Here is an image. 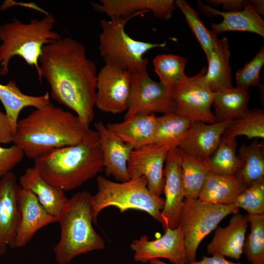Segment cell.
I'll return each instance as SVG.
<instances>
[{"label": "cell", "mask_w": 264, "mask_h": 264, "mask_svg": "<svg viewBox=\"0 0 264 264\" xmlns=\"http://www.w3.org/2000/svg\"><path fill=\"white\" fill-rule=\"evenodd\" d=\"M248 214H264V178L257 181L244 190L233 203Z\"/></svg>", "instance_id": "36"}, {"label": "cell", "mask_w": 264, "mask_h": 264, "mask_svg": "<svg viewBox=\"0 0 264 264\" xmlns=\"http://www.w3.org/2000/svg\"><path fill=\"white\" fill-rule=\"evenodd\" d=\"M38 74L46 79L52 98L75 111L87 128L94 117L97 69L85 46L69 37L45 44Z\"/></svg>", "instance_id": "1"}, {"label": "cell", "mask_w": 264, "mask_h": 264, "mask_svg": "<svg viewBox=\"0 0 264 264\" xmlns=\"http://www.w3.org/2000/svg\"><path fill=\"white\" fill-rule=\"evenodd\" d=\"M135 262L146 263L154 259L164 258L173 264H187L184 241L179 226L167 228L164 235L150 241L147 235L133 240L130 244Z\"/></svg>", "instance_id": "12"}, {"label": "cell", "mask_w": 264, "mask_h": 264, "mask_svg": "<svg viewBox=\"0 0 264 264\" xmlns=\"http://www.w3.org/2000/svg\"><path fill=\"white\" fill-rule=\"evenodd\" d=\"M88 129L77 115L50 102L19 120L13 143L34 160L48 151L79 143Z\"/></svg>", "instance_id": "2"}, {"label": "cell", "mask_w": 264, "mask_h": 264, "mask_svg": "<svg viewBox=\"0 0 264 264\" xmlns=\"http://www.w3.org/2000/svg\"><path fill=\"white\" fill-rule=\"evenodd\" d=\"M0 100L2 102L12 128L14 136L21 111L27 107L39 109L50 103L48 92L40 96H31L23 93L14 80L7 84H0Z\"/></svg>", "instance_id": "25"}, {"label": "cell", "mask_w": 264, "mask_h": 264, "mask_svg": "<svg viewBox=\"0 0 264 264\" xmlns=\"http://www.w3.org/2000/svg\"><path fill=\"white\" fill-rule=\"evenodd\" d=\"M60 240L53 248L59 264H68L76 257L103 249L105 242L92 226V195L79 192L68 198L58 218Z\"/></svg>", "instance_id": "4"}, {"label": "cell", "mask_w": 264, "mask_h": 264, "mask_svg": "<svg viewBox=\"0 0 264 264\" xmlns=\"http://www.w3.org/2000/svg\"><path fill=\"white\" fill-rule=\"evenodd\" d=\"M34 161L43 178L64 192L78 188L104 170L99 135L90 128L79 143L48 151Z\"/></svg>", "instance_id": "3"}, {"label": "cell", "mask_w": 264, "mask_h": 264, "mask_svg": "<svg viewBox=\"0 0 264 264\" xmlns=\"http://www.w3.org/2000/svg\"><path fill=\"white\" fill-rule=\"evenodd\" d=\"M132 74L112 63H105L97 73L95 106L101 111L117 114L126 111Z\"/></svg>", "instance_id": "11"}, {"label": "cell", "mask_w": 264, "mask_h": 264, "mask_svg": "<svg viewBox=\"0 0 264 264\" xmlns=\"http://www.w3.org/2000/svg\"><path fill=\"white\" fill-rule=\"evenodd\" d=\"M187 59L174 54H160L155 56L153 64L159 83L173 91L175 88L187 77L185 67Z\"/></svg>", "instance_id": "32"}, {"label": "cell", "mask_w": 264, "mask_h": 264, "mask_svg": "<svg viewBox=\"0 0 264 264\" xmlns=\"http://www.w3.org/2000/svg\"><path fill=\"white\" fill-rule=\"evenodd\" d=\"M150 264H170L160 261L159 259H154L149 262Z\"/></svg>", "instance_id": "43"}, {"label": "cell", "mask_w": 264, "mask_h": 264, "mask_svg": "<svg viewBox=\"0 0 264 264\" xmlns=\"http://www.w3.org/2000/svg\"><path fill=\"white\" fill-rule=\"evenodd\" d=\"M154 114L136 115L106 126L124 142L137 149L154 143L157 126Z\"/></svg>", "instance_id": "22"}, {"label": "cell", "mask_w": 264, "mask_h": 264, "mask_svg": "<svg viewBox=\"0 0 264 264\" xmlns=\"http://www.w3.org/2000/svg\"><path fill=\"white\" fill-rule=\"evenodd\" d=\"M198 4L200 11L209 17H222L220 22L211 24L212 31L216 35L227 31H245L264 37V21L255 12L249 0H243V9L235 12L219 11L198 0Z\"/></svg>", "instance_id": "20"}, {"label": "cell", "mask_w": 264, "mask_h": 264, "mask_svg": "<svg viewBox=\"0 0 264 264\" xmlns=\"http://www.w3.org/2000/svg\"><path fill=\"white\" fill-rule=\"evenodd\" d=\"M180 160L185 198L198 199L207 177L212 173L207 159L180 150Z\"/></svg>", "instance_id": "28"}, {"label": "cell", "mask_w": 264, "mask_h": 264, "mask_svg": "<svg viewBox=\"0 0 264 264\" xmlns=\"http://www.w3.org/2000/svg\"><path fill=\"white\" fill-rule=\"evenodd\" d=\"M233 204H220L185 198L178 226L182 234L187 264L196 261L197 249L204 238L226 216L239 213Z\"/></svg>", "instance_id": "8"}, {"label": "cell", "mask_w": 264, "mask_h": 264, "mask_svg": "<svg viewBox=\"0 0 264 264\" xmlns=\"http://www.w3.org/2000/svg\"></svg>", "instance_id": "44"}, {"label": "cell", "mask_w": 264, "mask_h": 264, "mask_svg": "<svg viewBox=\"0 0 264 264\" xmlns=\"http://www.w3.org/2000/svg\"><path fill=\"white\" fill-rule=\"evenodd\" d=\"M175 4L182 11L208 59L212 51L217 47L219 40L217 35L205 26L198 17V11L192 8L186 1L176 0Z\"/></svg>", "instance_id": "34"}, {"label": "cell", "mask_w": 264, "mask_h": 264, "mask_svg": "<svg viewBox=\"0 0 264 264\" xmlns=\"http://www.w3.org/2000/svg\"><path fill=\"white\" fill-rule=\"evenodd\" d=\"M19 206L21 219L14 245V248H19L25 246L40 229L58 221L29 190L21 188Z\"/></svg>", "instance_id": "17"}, {"label": "cell", "mask_w": 264, "mask_h": 264, "mask_svg": "<svg viewBox=\"0 0 264 264\" xmlns=\"http://www.w3.org/2000/svg\"><path fill=\"white\" fill-rule=\"evenodd\" d=\"M264 64V46L249 62L238 69L236 74L237 87L247 89L260 84V73Z\"/></svg>", "instance_id": "37"}, {"label": "cell", "mask_w": 264, "mask_h": 264, "mask_svg": "<svg viewBox=\"0 0 264 264\" xmlns=\"http://www.w3.org/2000/svg\"><path fill=\"white\" fill-rule=\"evenodd\" d=\"M255 12L260 16L264 15V0H249Z\"/></svg>", "instance_id": "42"}, {"label": "cell", "mask_w": 264, "mask_h": 264, "mask_svg": "<svg viewBox=\"0 0 264 264\" xmlns=\"http://www.w3.org/2000/svg\"><path fill=\"white\" fill-rule=\"evenodd\" d=\"M94 126L99 135L106 175L112 176L120 182L130 180L127 163L133 148L108 129L102 121L95 123Z\"/></svg>", "instance_id": "16"}, {"label": "cell", "mask_w": 264, "mask_h": 264, "mask_svg": "<svg viewBox=\"0 0 264 264\" xmlns=\"http://www.w3.org/2000/svg\"><path fill=\"white\" fill-rule=\"evenodd\" d=\"M247 89L232 87L214 92L213 103L217 122L234 120L247 110Z\"/></svg>", "instance_id": "27"}, {"label": "cell", "mask_w": 264, "mask_h": 264, "mask_svg": "<svg viewBox=\"0 0 264 264\" xmlns=\"http://www.w3.org/2000/svg\"><path fill=\"white\" fill-rule=\"evenodd\" d=\"M213 6L222 5L224 12H235L243 9L242 0H205Z\"/></svg>", "instance_id": "40"}, {"label": "cell", "mask_w": 264, "mask_h": 264, "mask_svg": "<svg viewBox=\"0 0 264 264\" xmlns=\"http://www.w3.org/2000/svg\"><path fill=\"white\" fill-rule=\"evenodd\" d=\"M165 203L161 211L164 231L178 227L179 216L185 198L178 148L169 150L164 167Z\"/></svg>", "instance_id": "14"}, {"label": "cell", "mask_w": 264, "mask_h": 264, "mask_svg": "<svg viewBox=\"0 0 264 264\" xmlns=\"http://www.w3.org/2000/svg\"><path fill=\"white\" fill-rule=\"evenodd\" d=\"M206 71L207 68L203 67L196 75L187 77L172 91L174 112L191 122L211 124L217 122L211 110L214 92L206 82Z\"/></svg>", "instance_id": "9"}, {"label": "cell", "mask_w": 264, "mask_h": 264, "mask_svg": "<svg viewBox=\"0 0 264 264\" xmlns=\"http://www.w3.org/2000/svg\"><path fill=\"white\" fill-rule=\"evenodd\" d=\"M188 264H242L227 260L224 257L212 256V257L203 256L199 261L197 260Z\"/></svg>", "instance_id": "41"}, {"label": "cell", "mask_w": 264, "mask_h": 264, "mask_svg": "<svg viewBox=\"0 0 264 264\" xmlns=\"http://www.w3.org/2000/svg\"><path fill=\"white\" fill-rule=\"evenodd\" d=\"M55 22L54 16L48 13L43 19H33L28 23L14 18L11 22L0 25V75L9 73V63L15 56L34 66L39 74V58L43 47L62 38L58 32L52 31Z\"/></svg>", "instance_id": "5"}, {"label": "cell", "mask_w": 264, "mask_h": 264, "mask_svg": "<svg viewBox=\"0 0 264 264\" xmlns=\"http://www.w3.org/2000/svg\"><path fill=\"white\" fill-rule=\"evenodd\" d=\"M248 222L247 215L233 214L227 226L216 228L214 236L207 245V253L239 260L243 253Z\"/></svg>", "instance_id": "21"}, {"label": "cell", "mask_w": 264, "mask_h": 264, "mask_svg": "<svg viewBox=\"0 0 264 264\" xmlns=\"http://www.w3.org/2000/svg\"><path fill=\"white\" fill-rule=\"evenodd\" d=\"M21 189L14 174L11 172L0 179V255L6 254L8 247L14 248L21 219Z\"/></svg>", "instance_id": "15"}, {"label": "cell", "mask_w": 264, "mask_h": 264, "mask_svg": "<svg viewBox=\"0 0 264 264\" xmlns=\"http://www.w3.org/2000/svg\"><path fill=\"white\" fill-rule=\"evenodd\" d=\"M20 185L34 194L45 210L58 219L68 199L64 191L46 182L34 166L20 176Z\"/></svg>", "instance_id": "23"}, {"label": "cell", "mask_w": 264, "mask_h": 264, "mask_svg": "<svg viewBox=\"0 0 264 264\" xmlns=\"http://www.w3.org/2000/svg\"><path fill=\"white\" fill-rule=\"evenodd\" d=\"M134 17L101 20L102 31L99 36V54L105 63L116 64L132 74L147 71L148 60L144 58L147 52L166 45V42L153 44L131 37L125 27L127 22Z\"/></svg>", "instance_id": "7"}, {"label": "cell", "mask_w": 264, "mask_h": 264, "mask_svg": "<svg viewBox=\"0 0 264 264\" xmlns=\"http://www.w3.org/2000/svg\"><path fill=\"white\" fill-rule=\"evenodd\" d=\"M236 175H220L211 173L207 177L198 199L214 204H233L247 187Z\"/></svg>", "instance_id": "24"}, {"label": "cell", "mask_w": 264, "mask_h": 264, "mask_svg": "<svg viewBox=\"0 0 264 264\" xmlns=\"http://www.w3.org/2000/svg\"><path fill=\"white\" fill-rule=\"evenodd\" d=\"M236 138L222 136L213 154L207 159L211 172L220 175L232 176L241 169L242 163L236 154Z\"/></svg>", "instance_id": "31"}, {"label": "cell", "mask_w": 264, "mask_h": 264, "mask_svg": "<svg viewBox=\"0 0 264 264\" xmlns=\"http://www.w3.org/2000/svg\"><path fill=\"white\" fill-rule=\"evenodd\" d=\"M170 149L165 146L153 143L133 150L127 163L130 178L145 176L149 190L160 197L164 185V165Z\"/></svg>", "instance_id": "13"}, {"label": "cell", "mask_w": 264, "mask_h": 264, "mask_svg": "<svg viewBox=\"0 0 264 264\" xmlns=\"http://www.w3.org/2000/svg\"><path fill=\"white\" fill-rule=\"evenodd\" d=\"M91 2L93 9L110 18L137 16L152 12L156 18L168 20L176 6L173 0H100Z\"/></svg>", "instance_id": "19"}, {"label": "cell", "mask_w": 264, "mask_h": 264, "mask_svg": "<svg viewBox=\"0 0 264 264\" xmlns=\"http://www.w3.org/2000/svg\"><path fill=\"white\" fill-rule=\"evenodd\" d=\"M233 120L211 124L192 122L178 148L186 154L208 159L217 149L224 132Z\"/></svg>", "instance_id": "18"}, {"label": "cell", "mask_w": 264, "mask_h": 264, "mask_svg": "<svg viewBox=\"0 0 264 264\" xmlns=\"http://www.w3.org/2000/svg\"><path fill=\"white\" fill-rule=\"evenodd\" d=\"M241 169L236 176L247 186L264 178V146L255 139L249 145L242 144L238 149Z\"/></svg>", "instance_id": "29"}, {"label": "cell", "mask_w": 264, "mask_h": 264, "mask_svg": "<svg viewBox=\"0 0 264 264\" xmlns=\"http://www.w3.org/2000/svg\"><path fill=\"white\" fill-rule=\"evenodd\" d=\"M245 136L248 139L264 138V111L254 108L248 109L231 124L224 132L222 136L236 138Z\"/></svg>", "instance_id": "33"}, {"label": "cell", "mask_w": 264, "mask_h": 264, "mask_svg": "<svg viewBox=\"0 0 264 264\" xmlns=\"http://www.w3.org/2000/svg\"><path fill=\"white\" fill-rule=\"evenodd\" d=\"M247 217L251 229L242 252L251 264H264V214H248Z\"/></svg>", "instance_id": "35"}, {"label": "cell", "mask_w": 264, "mask_h": 264, "mask_svg": "<svg viewBox=\"0 0 264 264\" xmlns=\"http://www.w3.org/2000/svg\"><path fill=\"white\" fill-rule=\"evenodd\" d=\"M24 155L15 145L8 148L0 146V179L22 160Z\"/></svg>", "instance_id": "38"}, {"label": "cell", "mask_w": 264, "mask_h": 264, "mask_svg": "<svg viewBox=\"0 0 264 264\" xmlns=\"http://www.w3.org/2000/svg\"><path fill=\"white\" fill-rule=\"evenodd\" d=\"M14 134L7 115L0 111V144L13 142Z\"/></svg>", "instance_id": "39"}, {"label": "cell", "mask_w": 264, "mask_h": 264, "mask_svg": "<svg viewBox=\"0 0 264 264\" xmlns=\"http://www.w3.org/2000/svg\"><path fill=\"white\" fill-rule=\"evenodd\" d=\"M97 186L96 194L92 195L94 224L103 209L112 206L118 208L121 213L130 209L145 212L162 224L161 211L164 199L149 190L145 176L116 182L99 176Z\"/></svg>", "instance_id": "6"}, {"label": "cell", "mask_w": 264, "mask_h": 264, "mask_svg": "<svg viewBox=\"0 0 264 264\" xmlns=\"http://www.w3.org/2000/svg\"><path fill=\"white\" fill-rule=\"evenodd\" d=\"M227 38L219 39L217 47L207 60L206 82L213 92L231 88L232 76L229 60L231 52Z\"/></svg>", "instance_id": "26"}, {"label": "cell", "mask_w": 264, "mask_h": 264, "mask_svg": "<svg viewBox=\"0 0 264 264\" xmlns=\"http://www.w3.org/2000/svg\"><path fill=\"white\" fill-rule=\"evenodd\" d=\"M172 91L156 82L147 71L132 74V82L124 119L136 115L174 112Z\"/></svg>", "instance_id": "10"}, {"label": "cell", "mask_w": 264, "mask_h": 264, "mask_svg": "<svg viewBox=\"0 0 264 264\" xmlns=\"http://www.w3.org/2000/svg\"><path fill=\"white\" fill-rule=\"evenodd\" d=\"M187 118L174 112L157 117V126L154 143L169 149L178 148L191 124Z\"/></svg>", "instance_id": "30"}]
</instances>
